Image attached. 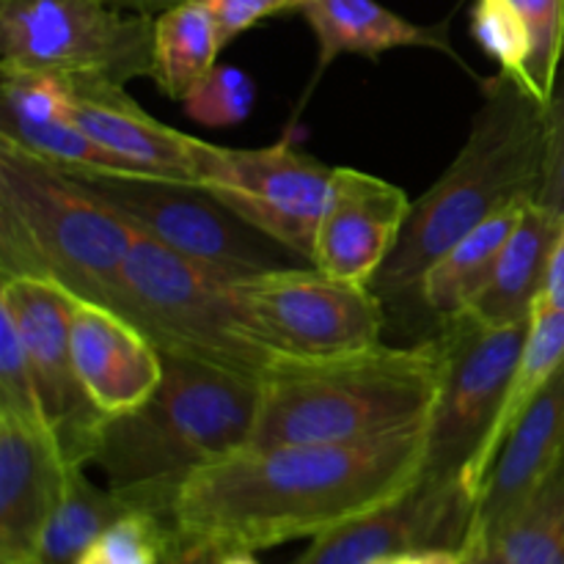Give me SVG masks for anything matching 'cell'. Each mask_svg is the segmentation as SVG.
I'll return each instance as SVG.
<instances>
[{
  "label": "cell",
  "instance_id": "obj_4",
  "mask_svg": "<svg viewBox=\"0 0 564 564\" xmlns=\"http://www.w3.org/2000/svg\"><path fill=\"white\" fill-rule=\"evenodd\" d=\"M441 347L378 345L323 361L281 358L262 380L253 449L352 444L427 427L438 394Z\"/></svg>",
  "mask_w": 564,
  "mask_h": 564
},
{
  "label": "cell",
  "instance_id": "obj_25",
  "mask_svg": "<svg viewBox=\"0 0 564 564\" xmlns=\"http://www.w3.org/2000/svg\"><path fill=\"white\" fill-rule=\"evenodd\" d=\"M490 540L507 564H564V449Z\"/></svg>",
  "mask_w": 564,
  "mask_h": 564
},
{
  "label": "cell",
  "instance_id": "obj_12",
  "mask_svg": "<svg viewBox=\"0 0 564 564\" xmlns=\"http://www.w3.org/2000/svg\"><path fill=\"white\" fill-rule=\"evenodd\" d=\"M77 297L42 279H0V312L11 317L36 380L44 422L69 468L91 466L105 416L77 378L69 323Z\"/></svg>",
  "mask_w": 564,
  "mask_h": 564
},
{
  "label": "cell",
  "instance_id": "obj_20",
  "mask_svg": "<svg viewBox=\"0 0 564 564\" xmlns=\"http://www.w3.org/2000/svg\"><path fill=\"white\" fill-rule=\"evenodd\" d=\"M562 226V215L551 213L540 202L527 204L488 284L460 312L474 314L488 325L532 323L534 306L543 297Z\"/></svg>",
  "mask_w": 564,
  "mask_h": 564
},
{
  "label": "cell",
  "instance_id": "obj_10",
  "mask_svg": "<svg viewBox=\"0 0 564 564\" xmlns=\"http://www.w3.org/2000/svg\"><path fill=\"white\" fill-rule=\"evenodd\" d=\"M259 339L279 358L323 361L380 345L386 303L372 286L330 279L317 268H275L235 281Z\"/></svg>",
  "mask_w": 564,
  "mask_h": 564
},
{
  "label": "cell",
  "instance_id": "obj_23",
  "mask_svg": "<svg viewBox=\"0 0 564 564\" xmlns=\"http://www.w3.org/2000/svg\"><path fill=\"white\" fill-rule=\"evenodd\" d=\"M224 50L213 11L202 0H185L154 17L152 80L169 99H185L202 77L218 66Z\"/></svg>",
  "mask_w": 564,
  "mask_h": 564
},
{
  "label": "cell",
  "instance_id": "obj_36",
  "mask_svg": "<svg viewBox=\"0 0 564 564\" xmlns=\"http://www.w3.org/2000/svg\"><path fill=\"white\" fill-rule=\"evenodd\" d=\"M375 564H463V560L455 551H413V554L389 556Z\"/></svg>",
  "mask_w": 564,
  "mask_h": 564
},
{
  "label": "cell",
  "instance_id": "obj_6",
  "mask_svg": "<svg viewBox=\"0 0 564 564\" xmlns=\"http://www.w3.org/2000/svg\"><path fill=\"white\" fill-rule=\"evenodd\" d=\"M235 281L135 229L119 314L141 328L160 352L262 380L281 358L253 330L237 301Z\"/></svg>",
  "mask_w": 564,
  "mask_h": 564
},
{
  "label": "cell",
  "instance_id": "obj_5",
  "mask_svg": "<svg viewBox=\"0 0 564 564\" xmlns=\"http://www.w3.org/2000/svg\"><path fill=\"white\" fill-rule=\"evenodd\" d=\"M135 226L80 176L0 138V279H42L121 306Z\"/></svg>",
  "mask_w": 564,
  "mask_h": 564
},
{
  "label": "cell",
  "instance_id": "obj_28",
  "mask_svg": "<svg viewBox=\"0 0 564 564\" xmlns=\"http://www.w3.org/2000/svg\"><path fill=\"white\" fill-rule=\"evenodd\" d=\"M257 102V83L237 66L218 64L191 88L182 108L187 119L202 127H235L251 116Z\"/></svg>",
  "mask_w": 564,
  "mask_h": 564
},
{
  "label": "cell",
  "instance_id": "obj_17",
  "mask_svg": "<svg viewBox=\"0 0 564 564\" xmlns=\"http://www.w3.org/2000/svg\"><path fill=\"white\" fill-rule=\"evenodd\" d=\"M69 474L47 433L0 411V564H33Z\"/></svg>",
  "mask_w": 564,
  "mask_h": 564
},
{
  "label": "cell",
  "instance_id": "obj_35",
  "mask_svg": "<svg viewBox=\"0 0 564 564\" xmlns=\"http://www.w3.org/2000/svg\"><path fill=\"white\" fill-rule=\"evenodd\" d=\"M543 301L551 303V306H556V308H564V226H562L560 240H556L554 257H551V268H549V279H545Z\"/></svg>",
  "mask_w": 564,
  "mask_h": 564
},
{
  "label": "cell",
  "instance_id": "obj_14",
  "mask_svg": "<svg viewBox=\"0 0 564 564\" xmlns=\"http://www.w3.org/2000/svg\"><path fill=\"white\" fill-rule=\"evenodd\" d=\"M405 191L358 169H334L312 264L330 279L372 286L411 215Z\"/></svg>",
  "mask_w": 564,
  "mask_h": 564
},
{
  "label": "cell",
  "instance_id": "obj_31",
  "mask_svg": "<svg viewBox=\"0 0 564 564\" xmlns=\"http://www.w3.org/2000/svg\"><path fill=\"white\" fill-rule=\"evenodd\" d=\"M545 113V160H543V187L538 202L551 213L564 218V61L556 75V86L549 102L543 105Z\"/></svg>",
  "mask_w": 564,
  "mask_h": 564
},
{
  "label": "cell",
  "instance_id": "obj_29",
  "mask_svg": "<svg viewBox=\"0 0 564 564\" xmlns=\"http://www.w3.org/2000/svg\"><path fill=\"white\" fill-rule=\"evenodd\" d=\"M521 11L532 39L529 91L549 102L564 58V0H512Z\"/></svg>",
  "mask_w": 564,
  "mask_h": 564
},
{
  "label": "cell",
  "instance_id": "obj_13",
  "mask_svg": "<svg viewBox=\"0 0 564 564\" xmlns=\"http://www.w3.org/2000/svg\"><path fill=\"white\" fill-rule=\"evenodd\" d=\"M477 501L466 474H422L386 505L314 538L292 564H375L413 551L460 554L477 518Z\"/></svg>",
  "mask_w": 564,
  "mask_h": 564
},
{
  "label": "cell",
  "instance_id": "obj_11",
  "mask_svg": "<svg viewBox=\"0 0 564 564\" xmlns=\"http://www.w3.org/2000/svg\"><path fill=\"white\" fill-rule=\"evenodd\" d=\"M330 176V165L301 152L290 138L259 149L204 141L196 165V185L306 262L314 257Z\"/></svg>",
  "mask_w": 564,
  "mask_h": 564
},
{
  "label": "cell",
  "instance_id": "obj_39",
  "mask_svg": "<svg viewBox=\"0 0 564 564\" xmlns=\"http://www.w3.org/2000/svg\"><path fill=\"white\" fill-rule=\"evenodd\" d=\"M562 61H564V58H562Z\"/></svg>",
  "mask_w": 564,
  "mask_h": 564
},
{
  "label": "cell",
  "instance_id": "obj_7",
  "mask_svg": "<svg viewBox=\"0 0 564 564\" xmlns=\"http://www.w3.org/2000/svg\"><path fill=\"white\" fill-rule=\"evenodd\" d=\"M0 69L105 77H152L154 17L108 0H0Z\"/></svg>",
  "mask_w": 564,
  "mask_h": 564
},
{
  "label": "cell",
  "instance_id": "obj_37",
  "mask_svg": "<svg viewBox=\"0 0 564 564\" xmlns=\"http://www.w3.org/2000/svg\"><path fill=\"white\" fill-rule=\"evenodd\" d=\"M108 3L119 6V9H127V11H138V14L158 17L163 14V11L174 9V6L185 3V0H108Z\"/></svg>",
  "mask_w": 564,
  "mask_h": 564
},
{
  "label": "cell",
  "instance_id": "obj_9",
  "mask_svg": "<svg viewBox=\"0 0 564 564\" xmlns=\"http://www.w3.org/2000/svg\"><path fill=\"white\" fill-rule=\"evenodd\" d=\"M529 325H488L468 312L441 317L438 394L424 427L422 474L460 477L471 468L499 416Z\"/></svg>",
  "mask_w": 564,
  "mask_h": 564
},
{
  "label": "cell",
  "instance_id": "obj_33",
  "mask_svg": "<svg viewBox=\"0 0 564 564\" xmlns=\"http://www.w3.org/2000/svg\"><path fill=\"white\" fill-rule=\"evenodd\" d=\"M226 554L229 551H224L213 540L180 538V534H174V543H171L163 564H224Z\"/></svg>",
  "mask_w": 564,
  "mask_h": 564
},
{
  "label": "cell",
  "instance_id": "obj_34",
  "mask_svg": "<svg viewBox=\"0 0 564 564\" xmlns=\"http://www.w3.org/2000/svg\"><path fill=\"white\" fill-rule=\"evenodd\" d=\"M460 560L463 564H507L499 545H496V540L477 532V529H471V534H468L466 545H463L460 551Z\"/></svg>",
  "mask_w": 564,
  "mask_h": 564
},
{
  "label": "cell",
  "instance_id": "obj_3",
  "mask_svg": "<svg viewBox=\"0 0 564 564\" xmlns=\"http://www.w3.org/2000/svg\"><path fill=\"white\" fill-rule=\"evenodd\" d=\"M259 394V380L163 352V383L105 422L91 466L108 488L174 521L176 490L193 471L251 446Z\"/></svg>",
  "mask_w": 564,
  "mask_h": 564
},
{
  "label": "cell",
  "instance_id": "obj_1",
  "mask_svg": "<svg viewBox=\"0 0 564 564\" xmlns=\"http://www.w3.org/2000/svg\"><path fill=\"white\" fill-rule=\"evenodd\" d=\"M422 468L424 427L352 444L246 446L180 485L174 532L253 554L314 540L400 496Z\"/></svg>",
  "mask_w": 564,
  "mask_h": 564
},
{
  "label": "cell",
  "instance_id": "obj_18",
  "mask_svg": "<svg viewBox=\"0 0 564 564\" xmlns=\"http://www.w3.org/2000/svg\"><path fill=\"white\" fill-rule=\"evenodd\" d=\"M564 449V361L556 372L540 386L529 408L512 433L507 435L505 446L496 455L482 490L474 527L477 532L496 538L505 527L507 518L518 510L529 490L538 485L545 468L556 460Z\"/></svg>",
  "mask_w": 564,
  "mask_h": 564
},
{
  "label": "cell",
  "instance_id": "obj_22",
  "mask_svg": "<svg viewBox=\"0 0 564 564\" xmlns=\"http://www.w3.org/2000/svg\"><path fill=\"white\" fill-rule=\"evenodd\" d=\"M564 361V308L551 306L543 297L538 301L532 314V325H529L527 345H523L521 361H518L516 375L510 380V389H507L505 402H501V411L496 416L494 427H490L488 438H485L482 449L474 457L471 468L466 471V479L471 482V488L482 490L485 477H488L490 466H494L496 455L505 446L507 435L512 433V427L518 424V419L523 416V411L529 408L532 397L538 394L540 386L556 372V367ZM479 505V501H477Z\"/></svg>",
  "mask_w": 564,
  "mask_h": 564
},
{
  "label": "cell",
  "instance_id": "obj_16",
  "mask_svg": "<svg viewBox=\"0 0 564 564\" xmlns=\"http://www.w3.org/2000/svg\"><path fill=\"white\" fill-rule=\"evenodd\" d=\"M69 345L83 389L108 419L141 408L163 383V352L113 308L75 301Z\"/></svg>",
  "mask_w": 564,
  "mask_h": 564
},
{
  "label": "cell",
  "instance_id": "obj_19",
  "mask_svg": "<svg viewBox=\"0 0 564 564\" xmlns=\"http://www.w3.org/2000/svg\"><path fill=\"white\" fill-rule=\"evenodd\" d=\"M301 14L312 28L319 50L312 86H317L319 75L339 55L347 53L380 58L389 50L424 47L438 50V53L463 64L449 42L446 22L444 25H416V22L380 6L378 0H306L301 6Z\"/></svg>",
  "mask_w": 564,
  "mask_h": 564
},
{
  "label": "cell",
  "instance_id": "obj_21",
  "mask_svg": "<svg viewBox=\"0 0 564 564\" xmlns=\"http://www.w3.org/2000/svg\"><path fill=\"white\" fill-rule=\"evenodd\" d=\"M527 204L532 202L512 204V207L490 215L488 220L474 226L466 237L452 242L430 264L422 284H419V301L427 312L438 314V317H449V314L466 308L479 295V290L488 284L507 240L516 231Z\"/></svg>",
  "mask_w": 564,
  "mask_h": 564
},
{
  "label": "cell",
  "instance_id": "obj_2",
  "mask_svg": "<svg viewBox=\"0 0 564 564\" xmlns=\"http://www.w3.org/2000/svg\"><path fill=\"white\" fill-rule=\"evenodd\" d=\"M545 113L529 88L507 75L482 80V105L449 169L419 202L372 290L389 301L419 297L430 264L474 226L543 187Z\"/></svg>",
  "mask_w": 564,
  "mask_h": 564
},
{
  "label": "cell",
  "instance_id": "obj_24",
  "mask_svg": "<svg viewBox=\"0 0 564 564\" xmlns=\"http://www.w3.org/2000/svg\"><path fill=\"white\" fill-rule=\"evenodd\" d=\"M147 510L135 496L88 482L86 468H72L64 499L44 527L33 564H77L88 545L124 512Z\"/></svg>",
  "mask_w": 564,
  "mask_h": 564
},
{
  "label": "cell",
  "instance_id": "obj_38",
  "mask_svg": "<svg viewBox=\"0 0 564 564\" xmlns=\"http://www.w3.org/2000/svg\"><path fill=\"white\" fill-rule=\"evenodd\" d=\"M224 564H262L253 556V551H229L224 556Z\"/></svg>",
  "mask_w": 564,
  "mask_h": 564
},
{
  "label": "cell",
  "instance_id": "obj_27",
  "mask_svg": "<svg viewBox=\"0 0 564 564\" xmlns=\"http://www.w3.org/2000/svg\"><path fill=\"white\" fill-rule=\"evenodd\" d=\"M471 36L499 64L501 75L529 88L532 39L512 0H477L471 9Z\"/></svg>",
  "mask_w": 564,
  "mask_h": 564
},
{
  "label": "cell",
  "instance_id": "obj_26",
  "mask_svg": "<svg viewBox=\"0 0 564 564\" xmlns=\"http://www.w3.org/2000/svg\"><path fill=\"white\" fill-rule=\"evenodd\" d=\"M174 534L171 518L138 507L116 518L77 564H163Z\"/></svg>",
  "mask_w": 564,
  "mask_h": 564
},
{
  "label": "cell",
  "instance_id": "obj_15",
  "mask_svg": "<svg viewBox=\"0 0 564 564\" xmlns=\"http://www.w3.org/2000/svg\"><path fill=\"white\" fill-rule=\"evenodd\" d=\"M64 77V75H61ZM69 119L135 174L193 182L204 141L149 116L124 86L105 77H64Z\"/></svg>",
  "mask_w": 564,
  "mask_h": 564
},
{
  "label": "cell",
  "instance_id": "obj_8",
  "mask_svg": "<svg viewBox=\"0 0 564 564\" xmlns=\"http://www.w3.org/2000/svg\"><path fill=\"white\" fill-rule=\"evenodd\" d=\"M69 174L80 176L138 231L226 279H248L275 268H290L286 257H295L193 182L102 171Z\"/></svg>",
  "mask_w": 564,
  "mask_h": 564
},
{
  "label": "cell",
  "instance_id": "obj_30",
  "mask_svg": "<svg viewBox=\"0 0 564 564\" xmlns=\"http://www.w3.org/2000/svg\"><path fill=\"white\" fill-rule=\"evenodd\" d=\"M0 411L14 413L22 422L50 435L25 345L11 317H6L3 312H0Z\"/></svg>",
  "mask_w": 564,
  "mask_h": 564
},
{
  "label": "cell",
  "instance_id": "obj_32",
  "mask_svg": "<svg viewBox=\"0 0 564 564\" xmlns=\"http://www.w3.org/2000/svg\"><path fill=\"white\" fill-rule=\"evenodd\" d=\"M213 11L215 25H218L220 42L226 44L253 28L268 17L281 14V11H301L306 0H202Z\"/></svg>",
  "mask_w": 564,
  "mask_h": 564
}]
</instances>
